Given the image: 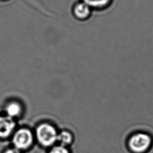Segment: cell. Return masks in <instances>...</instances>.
<instances>
[{
	"mask_svg": "<svg viewBox=\"0 0 153 153\" xmlns=\"http://www.w3.org/2000/svg\"><path fill=\"white\" fill-rule=\"evenodd\" d=\"M126 146L130 153H148L153 146V136L145 130L133 131L127 136Z\"/></svg>",
	"mask_w": 153,
	"mask_h": 153,
	"instance_id": "cell-1",
	"label": "cell"
},
{
	"mask_svg": "<svg viewBox=\"0 0 153 153\" xmlns=\"http://www.w3.org/2000/svg\"><path fill=\"white\" fill-rule=\"evenodd\" d=\"M36 134L38 142L43 146H51L57 141L56 130L49 124H40L36 128Z\"/></svg>",
	"mask_w": 153,
	"mask_h": 153,
	"instance_id": "cell-2",
	"label": "cell"
},
{
	"mask_svg": "<svg viewBox=\"0 0 153 153\" xmlns=\"http://www.w3.org/2000/svg\"><path fill=\"white\" fill-rule=\"evenodd\" d=\"M33 142L31 131L26 128L19 130L14 134L13 142L17 149H25L29 147Z\"/></svg>",
	"mask_w": 153,
	"mask_h": 153,
	"instance_id": "cell-3",
	"label": "cell"
},
{
	"mask_svg": "<svg viewBox=\"0 0 153 153\" xmlns=\"http://www.w3.org/2000/svg\"><path fill=\"white\" fill-rule=\"evenodd\" d=\"M15 127L14 122L8 117L0 116V137H7Z\"/></svg>",
	"mask_w": 153,
	"mask_h": 153,
	"instance_id": "cell-4",
	"label": "cell"
},
{
	"mask_svg": "<svg viewBox=\"0 0 153 153\" xmlns=\"http://www.w3.org/2000/svg\"><path fill=\"white\" fill-rule=\"evenodd\" d=\"M75 15L80 18L84 19L89 16L91 13V8L85 2H79L77 4L74 8Z\"/></svg>",
	"mask_w": 153,
	"mask_h": 153,
	"instance_id": "cell-5",
	"label": "cell"
},
{
	"mask_svg": "<svg viewBox=\"0 0 153 153\" xmlns=\"http://www.w3.org/2000/svg\"><path fill=\"white\" fill-rule=\"evenodd\" d=\"M5 110L8 117L10 118L19 116L22 112L21 106L16 102L10 103L6 106Z\"/></svg>",
	"mask_w": 153,
	"mask_h": 153,
	"instance_id": "cell-6",
	"label": "cell"
},
{
	"mask_svg": "<svg viewBox=\"0 0 153 153\" xmlns=\"http://www.w3.org/2000/svg\"><path fill=\"white\" fill-rule=\"evenodd\" d=\"M112 0H84V2L87 4L91 8H102L108 6Z\"/></svg>",
	"mask_w": 153,
	"mask_h": 153,
	"instance_id": "cell-7",
	"label": "cell"
},
{
	"mask_svg": "<svg viewBox=\"0 0 153 153\" xmlns=\"http://www.w3.org/2000/svg\"><path fill=\"white\" fill-rule=\"evenodd\" d=\"M57 140L60 142L62 146L66 145L71 143L72 140V136L69 132L67 131H63L60 134H57Z\"/></svg>",
	"mask_w": 153,
	"mask_h": 153,
	"instance_id": "cell-8",
	"label": "cell"
},
{
	"mask_svg": "<svg viewBox=\"0 0 153 153\" xmlns=\"http://www.w3.org/2000/svg\"><path fill=\"white\" fill-rule=\"evenodd\" d=\"M50 153H69V151L65 147H64V146L60 145L54 146L52 148Z\"/></svg>",
	"mask_w": 153,
	"mask_h": 153,
	"instance_id": "cell-9",
	"label": "cell"
},
{
	"mask_svg": "<svg viewBox=\"0 0 153 153\" xmlns=\"http://www.w3.org/2000/svg\"><path fill=\"white\" fill-rule=\"evenodd\" d=\"M4 153H20V152L17 148H14V149H9L7 150Z\"/></svg>",
	"mask_w": 153,
	"mask_h": 153,
	"instance_id": "cell-10",
	"label": "cell"
}]
</instances>
